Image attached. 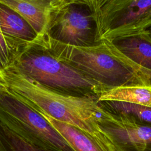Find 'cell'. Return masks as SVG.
Segmentation results:
<instances>
[{"label": "cell", "instance_id": "6da1fadb", "mask_svg": "<svg viewBox=\"0 0 151 151\" xmlns=\"http://www.w3.org/2000/svg\"><path fill=\"white\" fill-rule=\"evenodd\" d=\"M0 81L12 95L36 111L90 134H103L97 124L102 111L97 97L49 87L27 76L15 65L1 73Z\"/></svg>", "mask_w": 151, "mask_h": 151}, {"label": "cell", "instance_id": "7a4b0ae2", "mask_svg": "<svg viewBox=\"0 0 151 151\" xmlns=\"http://www.w3.org/2000/svg\"><path fill=\"white\" fill-rule=\"evenodd\" d=\"M29 46L45 51L78 70L106 91L142 84L135 71L114 55L103 41L91 46L78 47L60 42L45 34L37 38Z\"/></svg>", "mask_w": 151, "mask_h": 151}, {"label": "cell", "instance_id": "3957f363", "mask_svg": "<svg viewBox=\"0 0 151 151\" xmlns=\"http://www.w3.org/2000/svg\"><path fill=\"white\" fill-rule=\"evenodd\" d=\"M13 65L39 83L62 91L98 98L106 91L101 85L84 73L57 60L48 52L32 47L28 46Z\"/></svg>", "mask_w": 151, "mask_h": 151}, {"label": "cell", "instance_id": "277c9868", "mask_svg": "<svg viewBox=\"0 0 151 151\" xmlns=\"http://www.w3.org/2000/svg\"><path fill=\"white\" fill-rule=\"evenodd\" d=\"M0 121L39 147L54 151H74L42 116L6 88H0Z\"/></svg>", "mask_w": 151, "mask_h": 151}, {"label": "cell", "instance_id": "5b68a950", "mask_svg": "<svg viewBox=\"0 0 151 151\" xmlns=\"http://www.w3.org/2000/svg\"><path fill=\"white\" fill-rule=\"evenodd\" d=\"M96 27V42L136 24L151 7V0H84Z\"/></svg>", "mask_w": 151, "mask_h": 151}, {"label": "cell", "instance_id": "8992f818", "mask_svg": "<svg viewBox=\"0 0 151 151\" xmlns=\"http://www.w3.org/2000/svg\"><path fill=\"white\" fill-rule=\"evenodd\" d=\"M60 42L78 47L96 42V27L92 14L84 0H73L58 15L47 34Z\"/></svg>", "mask_w": 151, "mask_h": 151}, {"label": "cell", "instance_id": "52a82bcc", "mask_svg": "<svg viewBox=\"0 0 151 151\" xmlns=\"http://www.w3.org/2000/svg\"><path fill=\"white\" fill-rule=\"evenodd\" d=\"M101 109L98 126L116 151H151V127L136 123L127 114Z\"/></svg>", "mask_w": 151, "mask_h": 151}, {"label": "cell", "instance_id": "ba28073f", "mask_svg": "<svg viewBox=\"0 0 151 151\" xmlns=\"http://www.w3.org/2000/svg\"><path fill=\"white\" fill-rule=\"evenodd\" d=\"M73 0H0L21 15L41 37L47 34L59 13Z\"/></svg>", "mask_w": 151, "mask_h": 151}, {"label": "cell", "instance_id": "9c48e42d", "mask_svg": "<svg viewBox=\"0 0 151 151\" xmlns=\"http://www.w3.org/2000/svg\"><path fill=\"white\" fill-rule=\"evenodd\" d=\"M39 113L65 139L74 151H116L104 134L94 135L45 114Z\"/></svg>", "mask_w": 151, "mask_h": 151}, {"label": "cell", "instance_id": "30bf717a", "mask_svg": "<svg viewBox=\"0 0 151 151\" xmlns=\"http://www.w3.org/2000/svg\"><path fill=\"white\" fill-rule=\"evenodd\" d=\"M102 41L137 66L151 70V40L146 31Z\"/></svg>", "mask_w": 151, "mask_h": 151}, {"label": "cell", "instance_id": "8fae6325", "mask_svg": "<svg viewBox=\"0 0 151 151\" xmlns=\"http://www.w3.org/2000/svg\"><path fill=\"white\" fill-rule=\"evenodd\" d=\"M0 28L5 36L29 44L37 38L35 31L21 15L1 3Z\"/></svg>", "mask_w": 151, "mask_h": 151}, {"label": "cell", "instance_id": "7c38bea8", "mask_svg": "<svg viewBox=\"0 0 151 151\" xmlns=\"http://www.w3.org/2000/svg\"><path fill=\"white\" fill-rule=\"evenodd\" d=\"M117 101L151 107V87L145 84L120 86L101 93L98 101Z\"/></svg>", "mask_w": 151, "mask_h": 151}, {"label": "cell", "instance_id": "4fadbf2b", "mask_svg": "<svg viewBox=\"0 0 151 151\" xmlns=\"http://www.w3.org/2000/svg\"><path fill=\"white\" fill-rule=\"evenodd\" d=\"M99 104L111 113L127 114L136 123L151 127V107L117 101H101Z\"/></svg>", "mask_w": 151, "mask_h": 151}, {"label": "cell", "instance_id": "5bb4252c", "mask_svg": "<svg viewBox=\"0 0 151 151\" xmlns=\"http://www.w3.org/2000/svg\"><path fill=\"white\" fill-rule=\"evenodd\" d=\"M0 151H54L29 143L0 121Z\"/></svg>", "mask_w": 151, "mask_h": 151}, {"label": "cell", "instance_id": "9a60e30c", "mask_svg": "<svg viewBox=\"0 0 151 151\" xmlns=\"http://www.w3.org/2000/svg\"><path fill=\"white\" fill-rule=\"evenodd\" d=\"M29 44L5 36L0 28V74L12 65Z\"/></svg>", "mask_w": 151, "mask_h": 151}, {"label": "cell", "instance_id": "2e32d148", "mask_svg": "<svg viewBox=\"0 0 151 151\" xmlns=\"http://www.w3.org/2000/svg\"><path fill=\"white\" fill-rule=\"evenodd\" d=\"M150 28H151V7L133 25L114 34L107 39H111L120 36L137 34L146 31Z\"/></svg>", "mask_w": 151, "mask_h": 151}, {"label": "cell", "instance_id": "e0dca14e", "mask_svg": "<svg viewBox=\"0 0 151 151\" xmlns=\"http://www.w3.org/2000/svg\"><path fill=\"white\" fill-rule=\"evenodd\" d=\"M119 57L124 63L135 71L142 84L151 87V70L137 66L122 55H119Z\"/></svg>", "mask_w": 151, "mask_h": 151}, {"label": "cell", "instance_id": "ac0fdd59", "mask_svg": "<svg viewBox=\"0 0 151 151\" xmlns=\"http://www.w3.org/2000/svg\"><path fill=\"white\" fill-rule=\"evenodd\" d=\"M146 31L147 32V34H149V35L151 37V28H150L149 29H148L146 30Z\"/></svg>", "mask_w": 151, "mask_h": 151}, {"label": "cell", "instance_id": "d6986e66", "mask_svg": "<svg viewBox=\"0 0 151 151\" xmlns=\"http://www.w3.org/2000/svg\"><path fill=\"white\" fill-rule=\"evenodd\" d=\"M6 88V87L4 86V84L1 81H0V88Z\"/></svg>", "mask_w": 151, "mask_h": 151}, {"label": "cell", "instance_id": "ffe728a7", "mask_svg": "<svg viewBox=\"0 0 151 151\" xmlns=\"http://www.w3.org/2000/svg\"><path fill=\"white\" fill-rule=\"evenodd\" d=\"M147 35H148V36H149V38H150V40H151V37H150V36H149V34H147Z\"/></svg>", "mask_w": 151, "mask_h": 151}]
</instances>
